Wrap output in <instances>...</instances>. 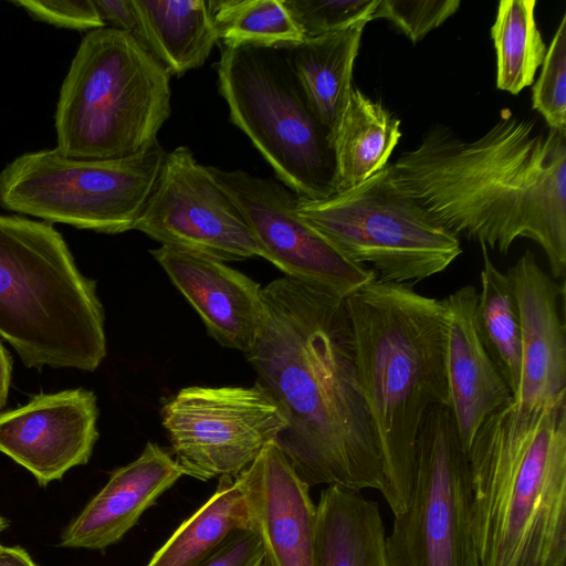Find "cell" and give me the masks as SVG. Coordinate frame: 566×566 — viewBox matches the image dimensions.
Segmentation results:
<instances>
[{
  "label": "cell",
  "mask_w": 566,
  "mask_h": 566,
  "mask_svg": "<svg viewBox=\"0 0 566 566\" xmlns=\"http://www.w3.org/2000/svg\"><path fill=\"white\" fill-rule=\"evenodd\" d=\"M345 298L279 277L262 287L263 313L244 353L287 426L275 443L308 485L385 496L378 437L359 387Z\"/></svg>",
  "instance_id": "6da1fadb"
},
{
  "label": "cell",
  "mask_w": 566,
  "mask_h": 566,
  "mask_svg": "<svg viewBox=\"0 0 566 566\" xmlns=\"http://www.w3.org/2000/svg\"><path fill=\"white\" fill-rule=\"evenodd\" d=\"M395 179L450 232L506 254L536 242L554 279L566 273V133L502 109L479 138L442 125L389 164Z\"/></svg>",
  "instance_id": "7a4b0ae2"
},
{
  "label": "cell",
  "mask_w": 566,
  "mask_h": 566,
  "mask_svg": "<svg viewBox=\"0 0 566 566\" xmlns=\"http://www.w3.org/2000/svg\"><path fill=\"white\" fill-rule=\"evenodd\" d=\"M467 455L480 565L565 566L566 399L500 408Z\"/></svg>",
  "instance_id": "3957f363"
},
{
  "label": "cell",
  "mask_w": 566,
  "mask_h": 566,
  "mask_svg": "<svg viewBox=\"0 0 566 566\" xmlns=\"http://www.w3.org/2000/svg\"><path fill=\"white\" fill-rule=\"evenodd\" d=\"M360 390L380 444L394 515L410 499L417 438L428 412L449 406L441 300L374 280L345 300Z\"/></svg>",
  "instance_id": "277c9868"
},
{
  "label": "cell",
  "mask_w": 566,
  "mask_h": 566,
  "mask_svg": "<svg viewBox=\"0 0 566 566\" xmlns=\"http://www.w3.org/2000/svg\"><path fill=\"white\" fill-rule=\"evenodd\" d=\"M96 281L51 223L0 216V336L31 368L95 370L106 356Z\"/></svg>",
  "instance_id": "5b68a950"
},
{
  "label": "cell",
  "mask_w": 566,
  "mask_h": 566,
  "mask_svg": "<svg viewBox=\"0 0 566 566\" xmlns=\"http://www.w3.org/2000/svg\"><path fill=\"white\" fill-rule=\"evenodd\" d=\"M170 73L128 32L90 31L62 83L56 148L81 159L134 155L171 114Z\"/></svg>",
  "instance_id": "8992f818"
},
{
  "label": "cell",
  "mask_w": 566,
  "mask_h": 566,
  "mask_svg": "<svg viewBox=\"0 0 566 566\" xmlns=\"http://www.w3.org/2000/svg\"><path fill=\"white\" fill-rule=\"evenodd\" d=\"M218 91L229 117L298 198L334 193L328 134L314 114L284 50L222 46Z\"/></svg>",
  "instance_id": "52a82bcc"
},
{
  "label": "cell",
  "mask_w": 566,
  "mask_h": 566,
  "mask_svg": "<svg viewBox=\"0 0 566 566\" xmlns=\"http://www.w3.org/2000/svg\"><path fill=\"white\" fill-rule=\"evenodd\" d=\"M297 214L380 282L413 285L462 253L460 239L395 179L389 164L353 188L298 198Z\"/></svg>",
  "instance_id": "ba28073f"
},
{
  "label": "cell",
  "mask_w": 566,
  "mask_h": 566,
  "mask_svg": "<svg viewBox=\"0 0 566 566\" xmlns=\"http://www.w3.org/2000/svg\"><path fill=\"white\" fill-rule=\"evenodd\" d=\"M166 153L158 139L114 159L73 158L56 147L27 153L0 172V206L98 233L134 230Z\"/></svg>",
  "instance_id": "9c48e42d"
},
{
  "label": "cell",
  "mask_w": 566,
  "mask_h": 566,
  "mask_svg": "<svg viewBox=\"0 0 566 566\" xmlns=\"http://www.w3.org/2000/svg\"><path fill=\"white\" fill-rule=\"evenodd\" d=\"M467 450L448 406L420 428L406 510L385 539L387 566H481L472 532Z\"/></svg>",
  "instance_id": "30bf717a"
},
{
  "label": "cell",
  "mask_w": 566,
  "mask_h": 566,
  "mask_svg": "<svg viewBox=\"0 0 566 566\" xmlns=\"http://www.w3.org/2000/svg\"><path fill=\"white\" fill-rule=\"evenodd\" d=\"M161 420L184 475L201 481L238 475L287 426L258 382L186 387L164 405Z\"/></svg>",
  "instance_id": "8fae6325"
},
{
  "label": "cell",
  "mask_w": 566,
  "mask_h": 566,
  "mask_svg": "<svg viewBox=\"0 0 566 566\" xmlns=\"http://www.w3.org/2000/svg\"><path fill=\"white\" fill-rule=\"evenodd\" d=\"M134 230L161 245L221 262L260 256L239 208L187 146L166 153Z\"/></svg>",
  "instance_id": "7c38bea8"
},
{
  "label": "cell",
  "mask_w": 566,
  "mask_h": 566,
  "mask_svg": "<svg viewBox=\"0 0 566 566\" xmlns=\"http://www.w3.org/2000/svg\"><path fill=\"white\" fill-rule=\"evenodd\" d=\"M245 219L260 250L285 276L339 298L376 280L343 256L297 214L298 197L282 182L241 169L207 166Z\"/></svg>",
  "instance_id": "4fadbf2b"
},
{
  "label": "cell",
  "mask_w": 566,
  "mask_h": 566,
  "mask_svg": "<svg viewBox=\"0 0 566 566\" xmlns=\"http://www.w3.org/2000/svg\"><path fill=\"white\" fill-rule=\"evenodd\" d=\"M97 417L91 390L34 396L24 406L0 412V452L46 486L88 462L98 439Z\"/></svg>",
  "instance_id": "5bb4252c"
},
{
  "label": "cell",
  "mask_w": 566,
  "mask_h": 566,
  "mask_svg": "<svg viewBox=\"0 0 566 566\" xmlns=\"http://www.w3.org/2000/svg\"><path fill=\"white\" fill-rule=\"evenodd\" d=\"M234 479L261 542V566H315L316 504L279 446L266 444Z\"/></svg>",
  "instance_id": "9a60e30c"
},
{
  "label": "cell",
  "mask_w": 566,
  "mask_h": 566,
  "mask_svg": "<svg viewBox=\"0 0 566 566\" xmlns=\"http://www.w3.org/2000/svg\"><path fill=\"white\" fill-rule=\"evenodd\" d=\"M517 302L522 366L513 402L539 409L566 399L564 287L526 251L507 270Z\"/></svg>",
  "instance_id": "2e32d148"
},
{
  "label": "cell",
  "mask_w": 566,
  "mask_h": 566,
  "mask_svg": "<svg viewBox=\"0 0 566 566\" xmlns=\"http://www.w3.org/2000/svg\"><path fill=\"white\" fill-rule=\"evenodd\" d=\"M224 347L248 352L263 313L262 287L224 262L166 245L149 251Z\"/></svg>",
  "instance_id": "e0dca14e"
},
{
  "label": "cell",
  "mask_w": 566,
  "mask_h": 566,
  "mask_svg": "<svg viewBox=\"0 0 566 566\" xmlns=\"http://www.w3.org/2000/svg\"><path fill=\"white\" fill-rule=\"evenodd\" d=\"M478 294L475 286L464 285L441 300L448 407L467 451L485 419L513 399L482 342L476 321Z\"/></svg>",
  "instance_id": "ac0fdd59"
},
{
  "label": "cell",
  "mask_w": 566,
  "mask_h": 566,
  "mask_svg": "<svg viewBox=\"0 0 566 566\" xmlns=\"http://www.w3.org/2000/svg\"><path fill=\"white\" fill-rule=\"evenodd\" d=\"M182 475L167 451L147 442L136 460L112 473L105 486L64 530L60 545L103 551L117 543Z\"/></svg>",
  "instance_id": "d6986e66"
},
{
  "label": "cell",
  "mask_w": 566,
  "mask_h": 566,
  "mask_svg": "<svg viewBox=\"0 0 566 566\" xmlns=\"http://www.w3.org/2000/svg\"><path fill=\"white\" fill-rule=\"evenodd\" d=\"M317 509L315 566H387L385 526L376 501L329 485Z\"/></svg>",
  "instance_id": "ffe728a7"
},
{
  "label": "cell",
  "mask_w": 566,
  "mask_h": 566,
  "mask_svg": "<svg viewBox=\"0 0 566 566\" xmlns=\"http://www.w3.org/2000/svg\"><path fill=\"white\" fill-rule=\"evenodd\" d=\"M366 24L305 38L284 49L314 114L328 134L329 145L354 88V64Z\"/></svg>",
  "instance_id": "44dd1931"
},
{
  "label": "cell",
  "mask_w": 566,
  "mask_h": 566,
  "mask_svg": "<svg viewBox=\"0 0 566 566\" xmlns=\"http://www.w3.org/2000/svg\"><path fill=\"white\" fill-rule=\"evenodd\" d=\"M134 36L170 73L202 66L219 35L203 0H132Z\"/></svg>",
  "instance_id": "7402d4cb"
},
{
  "label": "cell",
  "mask_w": 566,
  "mask_h": 566,
  "mask_svg": "<svg viewBox=\"0 0 566 566\" xmlns=\"http://www.w3.org/2000/svg\"><path fill=\"white\" fill-rule=\"evenodd\" d=\"M400 137V120L354 87L331 140L334 193L353 188L381 170Z\"/></svg>",
  "instance_id": "603a6c76"
},
{
  "label": "cell",
  "mask_w": 566,
  "mask_h": 566,
  "mask_svg": "<svg viewBox=\"0 0 566 566\" xmlns=\"http://www.w3.org/2000/svg\"><path fill=\"white\" fill-rule=\"evenodd\" d=\"M251 528L234 476H221L214 493L184 521L147 566H200L231 534Z\"/></svg>",
  "instance_id": "cb8c5ba5"
},
{
  "label": "cell",
  "mask_w": 566,
  "mask_h": 566,
  "mask_svg": "<svg viewBox=\"0 0 566 566\" xmlns=\"http://www.w3.org/2000/svg\"><path fill=\"white\" fill-rule=\"evenodd\" d=\"M480 245L483 266L476 303L479 332L488 354L514 398L522 366L521 325L515 292L507 273L501 272L493 264L488 248Z\"/></svg>",
  "instance_id": "d4e9b609"
},
{
  "label": "cell",
  "mask_w": 566,
  "mask_h": 566,
  "mask_svg": "<svg viewBox=\"0 0 566 566\" xmlns=\"http://www.w3.org/2000/svg\"><path fill=\"white\" fill-rule=\"evenodd\" d=\"M535 0H502L491 39L496 55V87L516 95L534 83L546 45L535 20Z\"/></svg>",
  "instance_id": "484cf974"
},
{
  "label": "cell",
  "mask_w": 566,
  "mask_h": 566,
  "mask_svg": "<svg viewBox=\"0 0 566 566\" xmlns=\"http://www.w3.org/2000/svg\"><path fill=\"white\" fill-rule=\"evenodd\" d=\"M207 7L224 46L284 50L305 39L282 0H214Z\"/></svg>",
  "instance_id": "4316f807"
},
{
  "label": "cell",
  "mask_w": 566,
  "mask_h": 566,
  "mask_svg": "<svg viewBox=\"0 0 566 566\" xmlns=\"http://www.w3.org/2000/svg\"><path fill=\"white\" fill-rule=\"evenodd\" d=\"M305 38L319 36L373 20L379 0H282Z\"/></svg>",
  "instance_id": "83f0119b"
},
{
  "label": "cell",
  "mask_w": 566,
  "mask_h": 566,
  "mask_svg": "<svg viewBox=\"0 0 566 566\" xmlns=\"http://www.w3.org/2000/svg\"><path fill=\"white\" fill-rule=\"evenodd\" d=\"M532 107L549 129L566 133V15L551 41L532 88Z\"/></svg>",
  "instance_id": "f1b7e54d"
},
{
  "label": "cell",
  "mask_w": 566,
  "mask_h": 566,
  "mask_svg": "<svg viewBox=\"0 0 566 566\" xmlns=\"http://www.w3.org/2000/svg\"><path fill=\"white\" fill-rule=\"evenodd\" d=\"M460 4L459 0H379L373 20L390 21L416 44L453 15Z\"/></svg>",
  "instance_id": "f546056e"
},
{
  "label": "cell",
  "mask_w": 566,
  "mask_h": 566,
  "mask_svg": "<svg viewBox=\"0 0 566 566\" xmlns=\"http://www.w3.org/2000/svg\"><path fill=\"white\" fill-rule=\"evenodd\" d=\"M11 3L24 9L33 19L60 28L92 31L106 27L94 0H15Z\"/></svg>",
  "instance_id": "4dcf8cb0"
},
{
  "label": "cell",
  "mask_w": 566,
  "mask_h": 566,
  "mask_svg": "<svg viewBox=\"0 0 566 566\" xmlns=\"http://www.w3.org/2000/svg\"><path fill=\"white\" fill-rule=\"evenodd\" d=\"M263 549L251 527L231 534L200 566H261Z\"/></svg>",
  "instance_id": "1f68e13d"
},
{
  "label": "cell",
  "mask_w": 566,
  "mask_h": 566,
  "mask_svg": "<svg viewBox=\"0 0 566 566\" xmlns=\"http://www.w3.org/2000/svg\"><path fill=\"white\" fill-rule=\"evenodd\" d=\"M94 3L105 25L135 34L137 22L132 0H94Z\"/></svg>",
  "instance_id": "d6a6232c"
},
{
  "label": "cell",
  "mask_w": 566,
  "mask_h": 566,
  "mask_svg": "<svg viewBox=\"0 0 566 566\" xmlns=\"http://www.w3.org/2000/svg\"><path fill=\"white\" fill-rule=\"evenodd\" d=\"M0 566H38L29 553L20 546L0 544Z\"/></svg>",
  "instance_id": "836d02e7"
},
{
  "label": "cell",
  "mask_w": 566,
  "mask_h": 566,
  "mask_svg": "<svg viewBox=\"0 0 566 566\" xmlns=\"http://www.w3.org/2000/svg\"><path fill=\"white\" fill-rule=\"evenodd\" d=\"M12 359L0 342V410L6 406L11 384Z\"/></svg>",
  "instance_id": "e575fe53"
},
{
  "label": "cell",
  "mask_w": 566,
  "mask_h": 566,
  "mask_svg": "<svg viewBox=\"0 0 566 566\" xmlns=\"http://www.w3.org/2000/svg\"><path fill=\"white\" fill-rule=\"evenodd\" d=\"M9 527V521L0 515V534Z\"/></svg>",
  "instance_id": "d590c367"
}]
</instances>
